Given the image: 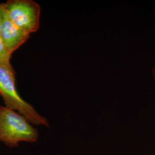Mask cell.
<instances>
[{"instance_id": "6", "label": "cell", "mask_w": 155, "mask_h": 155, "mask_svg": "<svg viewBox=\"0 0 155 155\" xmlns=\"http://www.w3.org/2000/svg\"><path fill=\"white\" fill-rule=\"evenodd\" d=\"M152 75H153V77L155 79V66L153 67V69H152Z\"/></svg>"}, {"instance_id": "4", "label": "cell", "mask_w": 155, "mask_h": 155, "mask_svg": "<svg viewBox=\"0 0 155 155\" xmlns=\"http://www.w3.org/2000/svg\"><path fill=\"white\" fill-rule=\"evenodd\" d=\"M0 16L1 21L0 38L8 52L12 55L28 40L31 34L18 28L12 21L1 3Z\"/></svg>"}, {"instance_id": "3", "label": "cell", "mask_w": 155, "mask_h": 155, "mask_svg": "<svg viewBox=\"0 0 155 155\" xmlns=\"http://www.w3.org/2000/svg\"><path fill=\"white\" fill-rule=\"evenodd\" d=\"M1 4L18 28L31 35L39 30L41 8L37 2L33 0H8Z\"/></svg>"}, {"instance_id": "5", "label": "cell", "mask_w": 155, "mask_h": 155, "mask_svg": "<svg viewBox=\"0 0 155 155\" xmlns=\"http://www.w3.org/2000/svg\"><path fill=\"white\" fill-rule=\"evenodd\" d=\"M11 54L8 52L0 38V66L13 68L11 63Z\"/></svg>"}, {"instance_id": "2", "label": "cell", "mask_w": 155, "mask_h": 155, "mask_svg": "<svg viewBox=\"0 0 155 155\" xmlns=\"http://www.w3.org/2000/svg\"><path fill=\"white\" fill-rule=\"evenodd\" d=\"M0 95L4 100L5 106L18 112L32 124L49 127L47 120L18 94L16 87V72L14 68L0 66Z\"/></svg>"}, {"instance_id": "1", "label": "cell", "mask_w": 155, "mask_h": 155, "mask_svg": "<svg viewBox=\"0 0 155 155\" xmlns=\"http://www.w3.org/2000/svg\"><path fill=\"white\" fill-rule=\"evenodd\" d=\"M38 130L18 112L0 106V142L10 148L17 147L21 142L35 143Z\"/></svg>"}, {"instance_id": "7", "label": "cell", "mask_w": 155, "mask_h": 155, "mask_svg": "<svg viewBox=\"0 0 155 155\" xmlns=\"http://www.w3.org/2000/svg\"><path fill=\"white\" fill-rule=\"evenodd\" d=\"M1 16H0V31H1Z\"/></svg>"}]
</instances>
